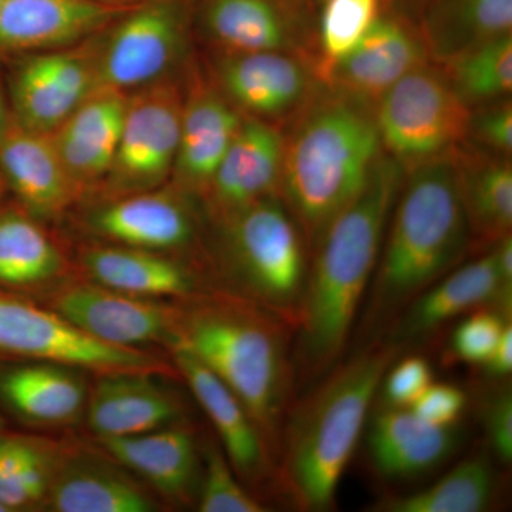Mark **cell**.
Here are the masks:
<instances>
[{"mask_svg": "<svg viewBox=\"0 0 512 512\" xmlns=\"http://www.w3.org/2000/svg\"><path fill=\"white\" fill-rule=\"evenodd\" d=\"M94 2L106 3V5L127 6L124 5V2H127V0H94Z\"/></svg>", "mask_w": 512, "mask_h": 512, "instance_id": "obj_46", "label": "cell"}, {"mask_svg": "<svg viewBox=\"0 0 512 512\" xmlns=\"http://www.w3.org/2000/svg\"><path fill=\"white\" fill-rule=\"evenodd\" d=\"M69 266L59 247L32 215H0V284L52 291L67 281Z\"/></svg>", "mask_w": 512, "mask_h": 512, "instance_id": "obj_31", "label": "cell"}, {"mask_svg": "<svg viewBox=\"0 0 512 512\" xmlns=\"http://www.w3.org/2000/svg\"><path fill=\"white\" fill-rule=\"evenodd\" d=\"M217 225V254L207 268L211 288L254 303L296 332L311 251L284 201L266 198Z\"/></svg>", "mask_w": 512, "mask_h": 512, "instance_id": "obj_6", "label": "cell"}, {"mask_svg": "<svg viewBox=\"0 0 512 512\" xmlns=\"http://www.w3.org/2000/svg\"><path fill=\"white\" fill-rule=\"evenodd\" d=\"M443 64L448 82L468 109L510 100L512 35L471 47Z\"/></svg>", "mask_w": 512, "mask_h": 512, "instance_id": "obj_34", "label": "cell"}, {"mask_svg": "<svg viewBox=\"0 0 512 512\" xmlns=\"http://www.w3.org/2000/svg\"><path fill=\"white\" fill-rule=\"evenodd\" d=\"M498 477L488 451L461 460L436 483L410 494H393L370 505L372 512H483L493 505Z\"/></svg>", "mask_w": 512, "mask_h": 512, "instance_id": "obj_32", "label": "cell"}, {"mask_svg": "<svg viewBox=\"0 0 512 512\" xmlns=\"http://www.w3.org/2000/svg\"><path fill=\"white\" fill-rule=\"evenodd\" d=\"M218 76L235 109L268 123L299 113L311 100L312 74L292 53H234Z\"/></svg>", "mask_w": 512, "mask_h": 512, "instance_id": "obj_17", "label": "cell"}, {"mask_svg": "<svg viewBox=\"0 0 512 512\" xmlns=\"http://www.w3.org/2000/svg\"><path fill=\"white\" fill-rule=\"evenodd\" d=\"M382 0H325L319 23L318 76L348 56L380 18Z\"/></svg>", "mask_w": 512, "mask_h": 512, "instance_id": "obj_36", "label": "cell"}, {"mask_svg": "<svg viewBox=\"0 0 512 512\" xmlns=\"http://www.w3.org/2000/svg\"><path fill=\"white\" fill-rule=\"evenodd\" d=\"M510 323V319L491 308L468 313L451 335V355L461 363L484 365Z\"/></svg>", "mask_w": 512, "mask_h": 512, "instance_id": "obj_38", "label": "cell"}, {"mask_svg": "<svg viewBox=\"0 0 512 512\" xmlns=\"http://www.w3.org/2000/svg\"><path fill=\"white\" fill-rule=\"evenodd\" d=\"M457 153L461 198L473 248L488 251L512 229V164L510 158Z\"/></svg>", "mask_w": 512, "mask_h": 512, "instance_id": "obj_29", "label": "cell"}, {"mask_svg": "<svg viewBox=\"0 0 512 512\" xmlns=\"http://www.w3.org/2000/svg\"><path fill=\"white\" fill-rule=\"evenodd\" d=\"M120 467L90 451L63 448L46 507L56 512L160 510L156 498Z\"/></svg>", "mask_w": 512, "mask_h": 512, "instance_id": "obj_24", "label": "cell"}, {"mask_svg": "<svg viewBox=\"0 0 512 512\" xmlns=\"http://www.w3.org/2000/svg\"><path fill=\"white\" fill-rule=\"evenodd\" d=\"M380 404L370 412L362 434L367 466L380 481L416 480L453 456L460 443L458 426H433L410 407Z\"/></svg>", "mask_w": 512, "mask_h": 512, "instance_id": "obj_13", "label": "cell"}, {"mask_svg": "<svg viewBox=\"0 0 512 512\" xmlns=\"http://www.w3.org/2000/svg\"><path fill=\"white\" fill-rule=\"evenodd\" d=\"M242 121L224 94L210 87L194 89L183 104L173 170L187 190L204 195Z\"/></svg>", "mask_w": 512, "mask_h": 512, "instance_id": "obj_27", "label": "cell"}, {"mask_svg": "<svg viewBox=\"0 0 512 512\" xmlns=\"http://www.w3.org/2000/svg\"><path fill=\"white\" fill-rule=\"evenodd\" d=\"M3 2H5V0H0V6L3 5Z\"/></svg>", "mask_w": 512, "mask_h": 512, "instance_id": "obj_48", "label": "cell"}, {"mask_svg": "<svg viewBox=\"0 0 512 512\" xmlns=\"http://www.w3.org/2000/svg\"><path fill=\"white\" fill-rule=\"evenodd\" d=\"M97 89V62L79 50L28 60L13 83L20 126L52 134Z\"/></svg>", "mask_w": 512, "mask_h": 512, "instance_id": "obj_18", "label": "cell"}, {"mask_svg": "<svg viewBox=\"0 0 512 512\" xmlns=\"http://www.w3.org/2000/svg\"><path fill=\"white\" fill-rule=\"evenodd\" d=\"M47 308L92 338L126 349L175 345V301L141 298L86 279H67L43 293Z\"/></svg>", "mask_w": 512, "mask_h": 512, "instance_id": "obj_9", "label": "cell"}, {"mask_svg": "<svg viewBox=\"0 0 512 512\" xmlns=\"http://www.w3.org/2000/svg\"><path fill=\"white\" fill-rule=\"evenodd\" d=\"M0 429H2V420H0Z\"/></svg>", "mask_w": 512, "mask_h": 512, "instance_id": "obj_49", "label": "cell"}, {"mask_svg": "<svg viewBox=\"0 0 512 512\" xmlns=\"http://www.w3.org/2000/svg\"><path fill=\"white\" fill-rule=\"evenodd\" d=\"M82 372L53 362L10 367L0 375V396L30 423L67 426L86 410L89 387Z\"/></svg>", "mask_w": 512, "mask_h": 512, "instance_id": "obj_28", "label": "cell"}, {"mask_svg": "<svg viewBox=\"0 0 512 512\" xmlns=\"http://www.w3.org/2000/svg\"><path fill=\"white\" fill-rule=\"evenodd\" d=\"M175 345L191 353L244 403L275 464L296 397L291 325L221 289L177 299ZM171 348V349H173Z\"/></svg>", "mask_w": 512, "mask_h": 512, "instance_id": "obj_4", "label": "cell"}, {"mask_svg": "<svg viewBox=\"0 0 512 512\" xmlns=\"http://www.w3.org/2000/svg\"><path fill=\"white\" fill-rule=\"evenodd\" d=\"M285 137L272 123L242 121L220 167L204 192L215 222L266 198L279 197Z\"/></svg>", "mask_w": 512, "mask_h": 512, "instance_id": "obj_15", "label": "cell"}, {"mask_svg": "<svg viewBox=\"0 0 512 512\" xmlns=\"http://www.w3.org/2000/svg\"><path fill=\"white\" fill-rule=\"evenodd\" d=\"M0 352L30 362H53L89 372L123 370L178 375L175 367L146 349L101 342L77 329L59 313L16 293L0 291Z\"/></svg>", "mask_w": 512, "mask_h": 512, "instance_id": "obj_8", "label": "cell"}, {"mask_svg": "<svg viewBox=\"0 0 512 512\" xmlns=\"http://www.w3.org/2000/svg\"><path fill=\"white\" fill-rule=\"evenodd\" d=\"M170 350L175 370L210 419L239 480L255 495L275 491V460L247 407L187 350Z\"/></svg>", "mask_w": 512, "mask_h": 512, "instance_id": "obj_12", "label": "cell"}, {"mask_svg": "<svg viewBox=\"0 0 512 512\" xmlns=\"http://www.w3.org/2000/svg\"><path fill=\"white\" fill-rule=\"evenodd\" d=\"M62 447L26 437H0V503L10 511L45 504Z\"/></svg>", "mask_w": 512, "mask_h": 512, "instance_id": "obj_35", "label": "cell"}, {"mask_svg": "<svg viewBox=\"0 0 512 512\" xmlns=\"http://www.w3.org/2000/svg\"><path fill=\"white\" fill-rule=\"evenodd\" d=\"M375 120L386 156L404 173L460 150L471 110L454 92L443 70L417 67L376 101Z\"/></svg>", "mask_w": 512, "mask_h": 512, "instance_id": "obj_7", "label": "cell"}, {"mask_svg": "<svg viewBox=\"0 0 512 512\" xmlns=\"http://www.w3.org/2000/svg\"><path fill=\"white\" fill-rule=\"evenodd\" d=\"M457 153L404 173L353 332L352 352L382 338L403 309L473 251Z\"/></svg>", "mask_w": 512, "mask_h": 512, "instance_id": "obj_2", "label": "cell"}, {"mask_svg": "<svg viewBox=\"0 0 512 512\" xmlns=\"http://www.w3.org/2000/svg\"><path fill=\"white\" fill-rule=\"evenodd\" d=\"M512 0H439L427 16L424 42L439 63L511 35Z\"/></svg>", "mask_w": 512, "mask_h": 512, "instance_id": "obj_33", "label": "cell"}, {"mask_svg": "<svg viewBox=\"0 0 512 512\" xmlns=\"http://www.w3.org/2000/svg\"><path fill=\"white\" fill-rule=\"evenodd\" d=\"M79 266L86 281L141 298L177 301L210 288L207 278L195 266L161 252L123 245L84 249Z\"/></svg>", "mask_w": 512, "mask_h": 512, "instance_id": "obj_22", "label": "cell"}, {"mask_svg": "<svg viewBox=\"0 0 512 512\" xmlns=\"http://www.w3.org/2000/svg\"><path fill=\"white\" fill-rule=\"evenodd\" d=\"M500 285V311L505 318H512V235L501 239L493 247Z\"/></svg>", "mask_w": 512, "mask_h": 512, "instance_id": "obj_43", "label": "cell"}, {"mask_svg": "<svg viewBox=\"0 0 512 512\" xmlns=\"http://www.w3.org/2000/svg\"><path fill=\"white\" fill-rule=\"evenodd\" d=\"M6 130H8V126H6L5 103H3L2 93H0V140Z\"/></svg>", "mask_w": 512, "mask_h": 512, "instance_id": "obj_45", "label": "cell"}, {"mask_svg": "<svg viewBox=\"0 0 512 512\" xmlns=\"http://www.w3.org/2000/svg\"><path fill=\"white\" fill-rule=\"evenodd\" d=\"M157 375L137 370L97 375L84 410L97 440L137 436L185 423L183 402Z\"/></svg>", "mask_w": 512, "mask_h": 512, "instance_id": "obj_16", "label": "cell"}, {"mask_svg": "<svg viewBox=\"0 0 512 512\" xmlns=\"http://www.w3.org/2000/svg\"><path fill=\"white\" fill-rule=\"evenodd\" d=\"M128 99L117 90L97 87L53 131V143L80 190L107 177L116 157Z\"/></svg>", "mask_w": 512, "mask_h": 512, "instance_id": "obj_25", "label": "cell"}, {"mask_svg": "<svg viewBox=\"0 0 512 512\" xmlns=\"http://www.w3.org/2000/svg\"><path fill=\"white\" fill-rule=\"evenodd\" d=\"M133 6L94 0H5L0 6V47L66 46L97 32Z\"/></svg>", "mask_w": 512, "mask_h": 512, "instance_id": "obj_26", "label": "cell"}, {"mask_svg": "<svg viewBox=\"0 0 512 512\" xmlns=\"http://www.w3.org/2000/svg\"><path fill=\"white\" fill-rule=\"evenodd\" d=\"M202 474L197 507L201 512L269 511L235 474L222 448L208 443L202 453Z\"/></svg>", "mask_w": 512, "mask_h": 512, "instance_id": "obj_37", "label": "cell"}, {"mask_svg": "<svg viewBox=\"0 0 512 512\" xmlns=\"http://www.w3.org/2000/svg\"><path fill=\"white\" fill-rule=\"evenodd\" d=\"M483 308L501 313L493 248L467 264L463 262L417 296L379 340L404 352L426 342L454 319Z\"/></svg>", "mask_w": 512, "mask_h": 512, "instance_id": "obj_14", "label": "cell"}, {"mask_svg": "<svg viewBox=\"0 0 512 512\" xmlns=\"http://www.w3.org/2000/svg\"><path fill=\"white\" fill-rule=\"evenodd\" d=\"M10 511L8 507H6V505H3L2 503H0V512H8Z\"/></svg>", "mask_w": 512, "mask_h": 512, "instance_id": "obj_47", "label": "cell"}, {"mask_svg": "<svg viewBox=\"0 0 512 512\" xmlns=\"http://www.w3.org/2000/svg\"><path fill=\"white\" fill-rule=\"evenodd\" d=\"M183 26L175 0H151L128 10L97 60V87L124 93L156 80L177 57Z\"/></svg>", "mask_w": 512, "mask_h": 512, "instance_id": "obj_11", "label": "cell"}, {"mask_svg": "<svg viewBox=\"0 0 512 512\" xmlns=\"http://www.w3.org/2000/svg\"><path fill=\"white\" fill-rule=\"evenodd\" d=\"M402 350L382 340L353 350L293 400L276 461L275 493L298 511L335 505L383 377Z\"/></svg>", "mask_w": 512, "mask_h": 512, "instance_id": "obj_3", "label": "cell"}, {"mask_svg": "<svg viewBox=\"0 0 512 512\" xmlns=\"http://www.w3.org/2000/svg\"><path fill=\"white\" fill-rule=\"evenodd\" d=\"M481 419L488 453L498 464L510 467L512 463V393L503 383L494 387L481 406Z\"/></svg>", "mask_w": 512, "mask_h": 512, "instance_id": "obj_39", "label": "cell"}, {"mask_svg": "<svg viewBox=\"0 0 512 512\" xmlns=\"http://www.w3.org/2000/svg\"><path fill=\"white\" fill-rule=\"evenodd\" d=\"M202 25L228 55L295 50V35L274 0H207Z\"/></svg>", "mask_w": 512, "mask_h": 512, "instance_id": "obj_30", "label": "cell"}, {"mask_svg": "<svg viewBox=\"0 0 512 512\" xmlns=\"http://www.w3.org/2000/svg\"><path fill=\"white\" fill-rule=\"evenodd\" d=\"M485 376L494 382H505L512 373V325L505 328L503 336L491 356L480 366Z\"/></svg>", "mask_w": 512, "mask_h": 512, "instance_id": "obj_44", "label": "cell"}, {"mask_svg": "<svg viewBox=\"0 0 512 512\" xmlns=\"http://www.w3.org/2000/svg\"><path fill=\"white\" fill-rule=\"evenodd\" d=\"M0 167L36 220H56L82 192L64 167L52 136L20 124L8 127L0 140Z\"/></svg>", "mask_w": 512, "mask_h": 512, "instance_id": "obj_23", "label": "cell"}, {"mask_svg": "<svg viewBox=\"0 0 512 512\" xmlns=\"http://www.w3.org/2000/svg\"><path fill=\"white\" fill-rule=\"evenodd\" d=\"M431 382L433 370L424 357H397L384 375L379 393H383V403L410 407Z\"/></svg>", "mask_w": 512, "mask_h": 512, "instance_id": "obj_41", "label": "cell"}, {"mask_svg": "<svg viewBox=\"0 0 512 512\" xmlns=\"http://www.w3.org/2000/svg\"><path fill=\"white\" fill-rule=\"evenodd\" d=\"M494 156L512 153V106L510 100L471 110L467 140Z\"/></svg>", "mask_w": 512, "mask_h": 512, "instance_id": "obj_40", "label": "cell"}, {"mask_svg": "<svg viewBox=\"0 0 512 512\" xmlns=\"http://www.w3.org/2000/svg\"><path fill=\"white\" fill-rule=\"evenodd\" d=\"M466 406V393L460 387L431 382L410 409L433 426L453 427L458 426Z\"/></svg>", "mask_w": 512, "mask_h": 512, "instance_id": "obj_42", "label": "cell"}, {"mask_svg": "<svg viewBox=\"0 0 512 512\" xmlns=\"http://www.w3.org/2000/svg\"><path fill=\"white\" fill-rule=\"evenodd\" d=\"M382 150L375 111L366 101L332 89L302 111L285 138L279 197L311 256L330 224L365 190Z\"/></svg>", "mask_w": 512, "mask_h": 512, "instance_id": "obj_5", "label": "cell"}, {"mask_svg": "<svg viewBox=\"0 0 512 512\" xmlns=\"http://www.w3.org/2000/svg\"><path fill=\"white\" fill-rule=\"evenodd\" d=\"M429 59L423 36L400 20L380 16L359 45L322 80L339 92L376 103L406 74L430 63Z\"/></svg>", "mask_w": 512, "mask_h": 512, "instance_id": "obj_19", "label": "cell"}, {"mask_svg": "<svg viewBox=\"0 0 512 512\" xmlns=\"http://www.w3.org/2000/svg\"><path fill=\"white\" fill-rule=\"evenodd\" d=\"M183 103L174 87L158 86L128 100L109 175L117 197L153 191L174 170Z\"/></svg>", "mask_w": 512, "mask_h": 512, "instance_id": "obj_10", "label": "cell"}, {"mask_svg": "<svg viewBox=\"0 0 512 512\" xmlns=\"http://www.w3.org/2000/svg\"><path fill=\"white\" fill-rule=\"evenodd\" d=\"M403 181L402 165L383 154L365 190L340 212L313 251L292 346L296 396L348 352Z\"/></svg>", "mask_w": 512, "mask_h": 512, "instance_id": "obj_1", "label": "cell"}, {"mask_svg": "<svg viewBox=\"0 0 512 512\" xmlns=\"http://www.w3.org/2000/svg\"><path fill=\"white\" fill-rule=\"evenodd\" d=\"M89 225L116 245L161 254L184 251L197 237L194 214L181 198L168 192L123 195L94 211Z\"/></svg>", "mask_w": 512, "mask_h": 512, "instance_id": "obj_21", "label": "cell"}, {"mask_svg": "<svg viewBox=\"0 0 512 512\" xmlns=\"http://www.w3.org/2000/svg\"><path fill=\"white\" fill-rule=\"evenodd\" d=\"M99 443L111 460L143 478L170 503L190 505L197 500L202 457L197 437L187 424L100 439Z\"/></svg>", "mask_w": 512, "mask_h": 512, "instance_id": "obj_20", "label": "cell"}]
</instances>
